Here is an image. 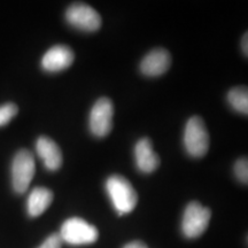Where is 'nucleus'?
<instances>
[{
  "label": "nucleus",
  "instance_id": "f257e3e1",
  "mask_svg": "<svg viewBox=\"0 0 248 248\" xmlns=\"http://www.w3.org/2000/svg\"><path fill=\"white\" fill-rule=\"evenodd\" d=\"M106 190L119 215L131 213L137 206V192L133 188L131 183L123 176H110L106 182Z\"/></svg>",
  "mask_w": 248,
  "mask_h": 248
},
{
  "label": "nucleus",
  "instance_id": "f03ea898",
  "mask_svg": "<svg viewBox=\"0 0 248 248\" xmlns=\"http://www.w3.org/2000/svg\"><path fill=\"white\" fill-rule=\"evenodd\" d=\"M59 235L62 243L82 246L95 243L99 238V232L94 225L90 224L83 218L71 217L62 224Z\"/></svg>",
  "mask_w": 248,
  "mask_h": 248
},
{
  "label": "nucleus",
  "instance_id": "7ed1b4c3",
  "mask_svg": "<svg viewBox=\"0 0 248 248\" xmlns=\"http://www.w3.org/2000/svg\"><path fill=\"white\" fill-rule=\"evenodd\" d=\"M184 146L193 157H202L209 150V133L200 116H192L184 131Z\"/></svg>",
  "mask_w": 248,
  "mask_h": 248
},
{
  "label": "nucleus",
  "instance_id": "20e7f679",
  "mask_svg": "<svg viewBox=\"0 0 248 248\" xmlns=\"http://www.w3.org/2000/svg\"><path fill=\"white\" fill-rule=\"evenodd\" d=\"M36 171L35 157L28 150H20L12 162V185L18 194L27 192Z\"/></svg>",
  "mask_w": 248,
  "mask_h": 248
},
{
  "label": "nucleus",
  "instance_id": "39448f33",
  "mask_svg": "<svg viewBox=\"0 0 248 248\" xmlns=\"http://www.w3.org/2000/svg\"><path fill=\"white\" fill-rule=\"evenodd\" d=\"M212 212L198 201H192L186 206L182 221L183 234L188 239L200 237L209 225Z\"/></svg>",
  "mask_w": 248,
  "mask_h": 248
},
{
  "label": "nucleus",
  "instance_id": "423d86ee",
  "mask_svg": "<svg viewBox=\"0 0 248 248\" xmlns=\"http://www.w3.org/2000/svg\"><path fill=\"white\" fill-rule=\"evenodd\" d=\"M114 106L106 97L98 99L90 113V130L95 137H106L113 129Z\"/></svg>",
  "mask_w": 248,
  "mask_h": 248
},
{
  "label": "nucleus",
  "instance_id": "0eeeda50",
  "mask_svg": "<svg viewBox=\"0 0 248 248\" xmlns=\"http://www.w3.org/2000/svg\"><path fill=\"white\" fill-rule=\"evenodd\" d=\"M66 18L70 26L93 32L100 29L101 17L94 8L85 4H74L68 7Z\"/></svg>",
  "mask_w": 248,
  "mask_h": 248
},
{
  "label": "nucleus",
  "instance_id": "6e6552de",
  "mask_svg": "<svg viewBox=\"0 0 248 248\" xmlns=\"http://www.w3.org/2000/svg\"><path fill=\"white\" fill-rule=\"evenodd\" d=\"M75 54L73 49L66 45H55L47 49L42 59V67L48 73H58L73 64Z\"/></svg>",
  "mask_w": 248,
  "mask_h": 248
},
{
  "label": "nucleus",
  "instance_id": "1a4fd4ad",
  "mask_svg": "<svg viewBox=\"0 0 248 248\" xmlns=\"http://www.w3.org/2000/svg\"><path fill=\"white\" fill-rule=\"evenodd\" d=\"M171 55L166 48L152 49L140 62V71L145 76H161L169 69Z\"/></svg>",
  "mask_w": 248,
  "mask_h": 248
},
{
  "label": "nucleus",
  "instance_id": "9d476101",
  "mask_svg": "<svg viewBox=\"0 0 248 248\" xmlns=\"http://www.w3.org/2000/svg\"><path fill=\"white\" fill-rule=\"evenodd\" d=\"M36 152L44 162L45 168L51 171L60 169L62 166V152L53 139L48 137H39L36 142Z\"/></svg>",
  "mask_w": 248,
  "mask_h": 248
},
{
  "label": "nucleus",
  "instance_id": "9b49d317",
  "mask_svg": "<svg viewBox=\"0 0 248 248\" xmlns=\"http://www.w3.org/2000/svg\"><path fill=\"white\" fill-rule=\"evenodd\" d=\"M135 157L137 168L141 172L151 173L159 168V155L153 150V144L148 138H141L135 147Z\"/></svg>",
  "mask_w": 248,
  "mask_h": 248
},
{
  "label": "nucleus",
  "instance_id": "f8f14e48",
  "mask_svg": "<svg viewBox=\"0 0 248 248\" xmlns=\"http://www.w3.org/2000/svg\"><path fill=\"white\" fill-rule=\"evenodd\" d=\"M53 201V192L46 187H35L27 200V212L30 217H38Z\"/></svg>",
  "mask_w": 248,
  "mask_h": 248
},
{
  "label": "nucleus",
  "instance_id": "ddd939ff",
  "mask_svg": "<svg viewBox=\"0 0 248 248\" xmlns=\"http://www.w3.org/2000/svg\"><path fill=\"white\" fill-rule=\"evenodd\" d=\"M228 101L234 110L247 115L248 114V90L246 86L231 89L228 93Z\"/></svg>",
  "mask_w": 248,
  "mask_h": 248
},
{
  "label": "nucleus",
  "instance_id": "4468645a",
  "mask_svg": "<svg viewBox=\"0 0 248 248\" xmlns=\"http://www.w3.org/2000/svg\"><path fill=\"white\" fill-rule=\"evenodd\" d=\"M18 108L13 102H7L0 106V126H5L16 116Z\"/></svg>",
  "mask_w": 248,
  "mask_h": 248
},
{
  "label": "nucleus",
  "instance_id": "2eb2a0df",
  "mask_svg": "<svg viewBox=\"0 0 248 248\" xmlns=\"http://www.w3.org/2000/svg\"><path fill=\"white\" fill-rule=\"evenodd\" d=\"M234 173L235 177L243 183V184H248V161L247 157H241L234 164Z\"/></svg>",
  "mask_w": 248,
  "mask_h": 248
},
{
  "label": "nucleus",
  "instance_id": "dca6fc26",
  "mask_svg": "<svg viewBox=\"0 0 248 248\" xmlns=\"http://www.w3.org/2000/svg\"><path fill=\"white\" fill-rule=\"evenodd\" d=\"M62 244L63 243H62L59 233H53L48 235L38 248H62Z\"/></svg>",
  "mask_w": 248,
  "mask_h": 248
},
{
  "label": "nucleus",
  "instance_id": "f3484780",
  "mask_svg": "<svg viewBox=\"0 0 248 248\" xmlns=\"http://www.w3.org/2000/svg\"><path fill=\"white\" fill-rule=\"evenodd\" d=\"M123 248H148L146 244L142 243V241H131V243L126 244Z\"/></svg>",
  "mask_w": 248,
  "mask_h": 248
},
{
  "label": "nucleus",
  "instance_id": "a211bd4d",
  "mask_svg": "<svg viewBox=\"0 0 248 248\" xmlns=\"http://www.w3.org/2000/svg\"><path fill=\"white\" fill-rule=\"evenodd\" d=\"M241 46H243V52H244V54L246 55H248V33L246 32L244 35V37H243V43H241Z\"/></svg>",
  "mask_w": 248,
  "mask_h": 248
}]
</instances>
